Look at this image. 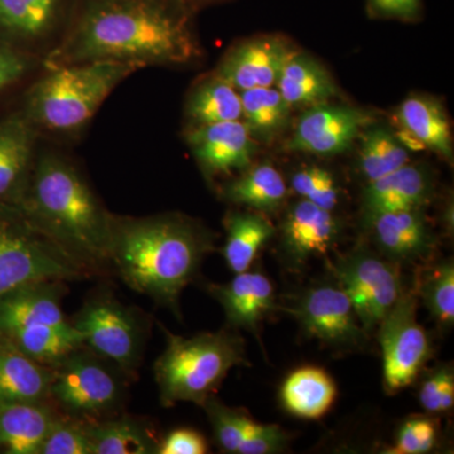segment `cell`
I'll use <instances>...</instances> for the list:
<instances>
[{
	"instance_id": "cell-35",
	"label": "cell",
	"mask_w": 454,
	"mask_h": 454,
	"mask_svg": "<svg viewBox=\"0 0 454 454\" xmlns=\"http://www.w3.org/2000/svg\"><path fill=\"white\" fill-rule=\"evenodd\" d=\"M291 186L301 200L333 211L339 206L340 191L333 173L321 167L309 166L292 176Z\"/></svg>"
},
{
	"instance_id": "cell-36",
	"label": "cell",
	"mask_w": 454,
	"mask_h": 454,
	"mask_svg": "<svg viewBox=\"0 0 454 454\" xmlns=\"http://www.w3.org/2000/svg\"><path fill=\"white\" fill-rule=\"evenodd\" d=\"M38 454H94L82 420L62 415L44 439Z\"/></svg>"
},
{
	"instance_id": "cell-14",
	"label": "cell",
	"mask_w": 454,
	"mask_h": 454,
	"mask_svg": "<svg viewBox=\"0 0 454 454\" xmlns=\"http://www.w3.org/2000/svg\"><path fill=\"white\" fill-rule=\"evenodd\" d=\"M293 53L286 38L256 35L227 51L215 74L238 91L276 85L286 59Z\"/></svg>"
},
{
	"instance_id": "cell-42",
	"label": "cell",
	"mask_w": 454,
	"mask_h": 454,
	"mask_svg": "<svg viewBox=\"0 0 454 454\" xmlns=\"http://www.w3.org/2000/svg\"><path fill=\"white\" fill-rule=\"evenodd\" d=\"M454 380L453 372L450 369H441L430 375L423 382L419 400L424 411L429 414L439 413L441 400L447 385Z\"/></svg>"
},
{
	"instance_id": "cell-43",
	"label": "cell",
	"mask_w": 454,
	"mask_h": 454,
	"mask_svg": "<svg viewBox=\"0 0 454 454\" xmlns=\"http://www.w3.org/2000/svg\"><path fill=\"white\" fill-rule=\"evenodd\" d=\"M190 3L191 7L193 9L201 7V5L208 4V3L215 2V0H187Z\"/></svg>"
},
{
	"instance_id": "cell-11",
	"label": "cell",
	"mask_w": 454,
	"mask_h": 454,
	"mask_svg": "<svg viewBox=\"0 0 454 454\" xmlns=\"http://www.w3.org/2000/svg\"><path fill=\"white\" fill-rule=\"evenodd\" d=\"M65 280L26 284L0 297V337L14 343L47 328L73 330L62 310Z\"/></svg>"
},
{
	"instance_id": "cell-19",
	"label": "cell",
	"mask_w": 454,
	"mask_h": 454,
	"mask_svg": "<svg viewBox=\"0 0 454 454\" xmlns=\"http://www.w3.org/2000/svg\"><path fill=\"white\" fill-rule=\"evenodd\" d=\"M208 291L223 307L230 325L254 333L260 321L276 309L273 284L258 271L235 274L229 283L211 284Z\"/></svg>"
},
{
	"instance_id": "cell-31",
	"label": "cell",
	"mask_w": 454,
	"mask_h": 454,
	"mask_svg": "<svg viewBox=\"0 0 454 454\" xmlns=\"http://www.w3.org/2000/svg\"><path fill=\"white\" fill-rule=\"evenodd\" d=\"M190 127L241 121L240 91L216 74L191 90L184 109Z\"/></svg>"
},
{
	"instance_id": "cell-40",
	"label": "cell",
	"mask_w": 454,
	"mask_h": 454,
	"mask_svg": "<svg viewBox=\"0 0 454 454\" xmlns=\"http://www.w3.org/2000/svg\"><path fill=\"white\" fill-rule=\"evenodd\" d=\"M370 16L413 22L423 12V0H366Z\"/></svg>"
},
{
	"instance_id": "cell-39",
	"label": "cell",
	"mask_w": 454,
	"mask_h": 454,
	"mask_svg": "<svg viewBox=\"0 0 454 454\" xmlns=\"http://www.w3.org/2000/svg\"><path fill=\"white\" fill-rule=\"evenodd\" d=\"M286 443L288 435L280 427L274 424H260L259 428L239 447L238 454L278 453L286 448Z\"/></svg>"
},
{
	"instance_id": "cell-3",
	"label": "cell",
	"mask_w": 454,
	"mask_h": 454,
	"mask_svg": "<svg viewBox=\"0 0 454 454\" xmlns=\"http://www.w3.org/2000/svg\"><path fill=\"white\" fill-rule=\"evenodd\" d=\"M214 239L178 214L145 217L113 215L110 265L131 291L178 313L182 291L197 276Z\"/></svg>"
},
{
	"instance_id": "cell-32",
	"label": "cell",
	"mask_w": 454,
	"mask_h": 454,
	"mask_svg": "<svg viewBox=\"0 0 454 454\" xmlns=\"http://www.w3.org/2000/svg\"><path fill=\"white\" fill-rule=\"evenodd\" d=\"M358 138V167L367 184L411 163V152L404 142L387 128L369 125Z\"/></svg>"
},
{
	"instance_id": "cell-25",
	"label": "cell",
	"mask_w": 454,
	"mask_h": 454,
	"mask_svg": "<svg viewBox=\"0 0 454 454\" xmlns=\"http://www.w3.org/2000/svg\"><path fill=\"white\" fill-rule=\"evenodd\" d=\"M66 0H0V35L14 43L44 40L64 16Z\"/></svg>"
},
{
	"instance_id": "cell-37",
	"label": "cell",
	"mask_w": 454,
	"mask_h": 454,
	"mask_svg": "<svg viewBox=\"0 0 454 454\" xmlns=\"http://www.w3.org/2000/svg\"><path fill=\"white\" fill-rule=\"evenodd\" d=\"M437 441V427L428 418L406 420L397 434L390 454H422L429 452Z\"/></svg>"
},
{
	"instance_id": "cell-38",
	"label": "cell",
	"mask_w": 454,
	"mask_h": 454,
	"mask_svg": "<svg viewBox=\"0 0 454 454\" xmlns=\"http://www.w3.org/2000/svg\"><path fill=\"white\" fill-rule=\"evenodd\" d=\"M32 67L22 46L0 35V94L20 82Z\"/></svg>"
},
{
	"instance_id": "cell-34",
	"label": "cell",
	"mask_w": 454,
	"mask_h": 454,
	"mask_svg": "<svg viewBox=\"0 0 454 454\" xmlns=\"http://www.w3.org/2000/svg\"><path fill=\"white\" fill-rule=\"evenodd\" d=\"M419 295L430 315L439 325L454 322V267L452 262H444L432 269L420 280Z\"/></svg>"
},
{
	"instance_id": "cell-27",
	"label": "cell",
	"mask_w": 454,
	"mask_h": 454,
	"mask_svg": "<svg viewBox=\"0 0 454 454\" xmlns=\"http://www.w3.org/2000/svg\"><path fill=\"white\" fill-rule=\"evenodd\" d=\"M336 394V385L327 372L318 367H301L286 379L280 399L295 417L318 419L330 411Z\"/></svg>"
},
{
	"instance_id": "cell-41",
	"label": "cell",
	"mask_w": 454,
	"mask_h": 454,
	"mask_svg": "<svg viewBox=\"0 0 454 454\" xmlns=\"http://www.w3.org/2000/svg\"><path fill=\"white\" fill-rule=\"evenodd\" d=\"M208 452L206 439L192 429H176L160 441L157 454H205Z\"/></svg>"
},
{
	"instance_id": "cell-26",
	"label": "cell",
	"mask_w": 454,
	"mask_h": 454,
	"mask_svg": "<svg viewBox=\"0 0 454 454\" xmlns=\"http://www.w3.org/2000/svg\"><path fill=\"white\" fill-rule=\"evenodd\" d=\"M94 454H157L160 441L145 422L129 415H113L83 422Z\"/></svg>"
},
{
	"instance_id": "cell-20",
	"label": "cell",
	"mask_w": 454,
	"mask_h": 454,
	"mask_svg": "<svg viewBox=\"0 0 454 454\" xmlns=\"http://www.w3.org/2000/svg\"><path fill=\"white\" fill-rule=\"evenodd\" d=\"M62 415L50 400L0 403V454H38Z\"/></svg>"
},
{
	"instance_id": "cell-23",
	"label": "cell",
	"mask_w": 454,
	"mask_h": 454,
	"mask_svg": "<svg viewBox=\"0 0 454 454\" xmlns=\"http://www.w3.org/2000/svg\"><path fill=\"white\" fill-rule=\"evenodd\" d=\"M53 370L0 337V403L46 402Z\"/></svg>"
},
{
	"instance_id": "cell-22",
	"label": "cell",
	"mask_w": 454,
	"mask_h": 454,
	"mask_svg": "<svg viewBox=\"0 0 454 454\" xmlns=\"http://www.w3.org/2000/svg\"><path fill=\"white\" fill-rule=\"evenodd\" d=\"M276 86L292 109H309L340 95L333 74L321 62L295 51L286 59Z\"/></svg>"
},
{
	"instance_id": "cell-17",
	"label": "cell",
	"mask_w": 454,
	"mask_h": 454,
	"mask_svg": "<svg viewBox=\"0 0 454 454\" xmlns=\"http://www.w3.org/2000/svg\"><path fill=\"white\" fill-rule=\"evenodd\" d=\"M339 236V221L333 211L306 200L293 203L283 220V247L295 264L330 253Z\"/></svg>"
},
{
	"instance_id": "cell-16",
	"label": "cell",
	"mask_w": 454,
	"mask_h": 454,
	"mask_svg": "<svg viewBox=\"0 0 454 454\" xmlns=\"http://www.w3.org/2000/svg\"><path fill=\"white\" fill-rule=\"evenodd\" d=\"M37 134L22 110L0 118V207L20 210L37 155Z\"/></svg>"
},
{
	"instance_id": "cell-18",
	"label": "cell",
	"mask_w": 454,
	"mask_h": 454,
	"mask_svg": "<svg viewBox=\"0 0 454 454\" xmlns=\"http://www.w3.org/2000/svg\"><path fill=\"white\" fill-rule=\"evenodd\" d=\"M367 223L379 249L391 259L411 262L434 249V234L423 208L384 212Z\"/></svg>"
},
{
	"instance_id": "cell-2",
	"label": "cell",
	"mask_w": 454,
	"mask_h": 454,
	"mask_svg": "<svg viewBox=\"0 0 454 454\" xmlns=\"http://www.w3.org/2000/svg\"><path fill=\"white\" fill-rule=\"evenodd\" d=\"M20 211L90 278L112 270L113 214L65 155L52 151L35 155Z\"/></svg>"
},
{
	"instance_id": "cell-8",
	"label": "cell",
	"mask_w": 454,
	"mask_h": 454,
	"mask_svg": "<svg viewBox=\"0 0 454 454\" xmlns=\"http://www.w3.org/2000/svg\"><path fill=\"white\" fill-rule=\"evenodd\" d=\"M82 334L83 345L134 378L142 361L145 327L134 309L112 295L90 298L71 319Z\"/></svg>"
},
{
	"instance_id": "cell-13",
	"label": "cell",
	"mask_w": 454,
	"mask_h": 454,
	"mask_svg": "<svg viewBox=\"0 0 454 454\" xmlns=\"http://www.w3.org/2000/svg\"><path fill=\"white\" fill-rule=\"evenodd\" d=\"M292 313L309 336L327 345L358 348L366 339V331L340 284L309 289L301 295Z\"/></svg>"
},
{
	"instance_id": "cell-33",
	"label": "cell",
	"mask_w": 454,
	"mask_h": 454,
	"mask_svg": "<svg viewBox=\"0 0 454 454\" xmlns=\"http://www.w3.org/2000/svg\"><path fill=\"white\" fill-rule=\"evenodd\" d=\"M202 408L208 415L217 443L227 453H238L245 439L259 428L260 423L247 417V413L229 408L215 396L208 397Z\"/></svg>"
},
{
	"instance_id": "cell-4",
	"label": "cell",
	"mask_w": 454,
	"mask_h": 454,
	"mask_svg": "<svg viewBox=\"0 0 454 454\" xmlns=\"http://www.w3.org/2000/svg\"><path fill=\"white\" fill-rule=\"evenodd\" d=\"M142 70L118 61H86L49 68L27 91L22 112L37 130L82 129L125 79Z\"/></svg>"
},
{
	"instance_id": "cell-21",
	"label": "cell",
	"mask_w": 454,
	"mask_h": 454,
	"mask_svg": "<svg viewBox=\"0 0 454 454\" xmlns=\"http://www.w3.org/2000/svg\"><path fill=\"white\" fill-rule=\"evenodd\" d=\"M432 195L433 181L428 169L408 163L395 172L367 184L363 197L366 223L384 212L423 208Z\"/></svg>"
},
{
	"instance_id": "cell-24",
	"label": "cell",
	"mask_w": 454,
	"mask_h": 454,
	"mask_svg": "<svg viewBox=\"0 0 454 454\" xmlns=\"http://www.w3.org/2000/svg\"><path fill=\"white\" fill-rule=\"evenodd\" d=\"M396 116L400 127L414 142L452 162L450 119L438 98L429 95H411L403 101Z\"/></svg>"
},
{
	"instance_id": "cell-12",
	"label": "cell",
	"mask_w": 454,
	"mask_h": 454,
	"mask_svg": "<svg viewBox=\"0 0 454 454\" xmlns=\"http://www.w3.org/2000/svg\"><path fill=\"white\" fill-rule=\"evenodd\" d=\"M373 122L372 115L358 107L325 103L309 107L295 124L286 149L333 157L348 151L364 130Z\"/></svg>"
},
{
	"instance_id": "cell-15",
	"label": "cell",
	"mask_w": 454,
	"mask_h": 454,
	"mask_svg": "<svg viewBox=\"0 0 454 454\" xmlns=\"http://www.w3.org/2000/svg\"><path fill=\"white\" fill-rule=\"evenodd\" d=\"M186 142L208 177L232 175L249 168L258 142L241 121L190 127Z\"/></svg>"
},
{
	"instance_id": "cell-1",
	"label": "cell",
	"mask_w": 454,
	"mask_h": 454,
	"mask_svg": "<svg viewBox=\"0 0 454 454\" xmlns=\"http://www.w3.org/2000/svg\"><path fill=\"white\" fill-rule=\"evenodd\" d=\"M187 0H82L44 67L86 61L184 65L200 55Z\"/></svg>"
},
{
	"instance_id": "cell-30",
	"label": "cell",
	"mask_w": 454,
	"mask_h": 454,
	"mask_svg": "<svg viewBox=\"0 0 454 454\" xmlns=\"http://www.w3.org/2000/svg\"><path fill=\"white\" fill-rule=\"evenodd\" d=\"M241 121L256 142L270 143L288 129L292 107L277 88L240 91Z\"/></svg>"
},
{
	"instance_id": "cell-7",
	"label": "cell",
	"mask_w": 454,
	"mask_h": 454,
	"mask_svg": "<svg viewBox=\"0 0 454 454\" xmlns=\"http://www.w3.org/2000/svg\"><path fill=\"white\" fill-rule=\"evenodd\" d=\"M90 278L16 208L0 207V297L42 280Z\"/></svg>"
},
{
	"instance_id": "cell-29",
	"label": "cell",
	"mask_w": 454,
	"mask_h": 454,
	"mask_svg": "<svg viewBox=\"0 0 454 454\" xmlns=\"http://www.w3.org/2000/svg\"><path fill=\"white\" fill-rule=\"evenodd\" d=\"M223 258L232 273L249 270L262 245L276 232L273 223L258 212H232L225 219Z\"/></svg>"
},
{
	"instance_id": "cell-5",
	"label": "cell",
	"mask_w": 454,
	"mask_h": 454,
	"mask_svg": "<svg viewBox=\"0 0 454 454\" xmlns=\"http://www.w3.org/2000/svg\"><path fill=\"white\" fill-rule=\"evenodd\" d=\"M163 331L167 348L154 364L163 406L178 403L202 406L215 396L227 373L247 365L244 340L231 331L203 333L190 339Z\"/></svg>"
},
{
	"instance_id": "cell-28",
	"label": "cell",
	"mask_w": 454,
	"mask_h": 454,
	"mask_svg": "<svg viewBox=\"0 0 454 454\" xmlns=\"http://www.w3.org/2000/svg\"><path fill=\"white\" fill-rule=\"evenodd\" d=\"M286 192L283 176L269 163L250 166L223 188V196L227 201L262 214H270L282 207Z\"/></svg>"
},
{
	"instance_id": "cell-6",
	"label": "cell",
	"mask_w": 454,
	"mask_h": 454,
	"mask_svg": "<svg viewBox=\"0 0 454 454\" xmlns=\"http://www.w3.org/2000/svg\"><path fill=\"white\" fill-rule=\"evenodd\" d=\"M51 367L49 400L59 413L82 422L118 414L124 403L125 373L110 361L83 345Z\"/></svg>"
},
{
	"instance_id": "cell-10",
	"label": "cell",
	"mask_w": 454,
	"mask_h": 454,
	"mask_svg": "<svg viewBox=\"0 0 454 454\" xmlns=\"http://www.w3.org/2000/svg\"><path fill=\"white\" fill-rule=\"evenodd\" d=\"M333 271L366 333L378 327L402 294L396 268L372 253L357 250L342 256Z\"/></svg>"
},
{
	"instance_id": "cell-9",
	"label": "cell",
	"mask_w": 454,
	"mask_h": 454,
	"mask_svg": "<svg viewBox=\"0 0 454 454\" xmlns=\"http://www.w3.org/2000/svg\"><path fill=\"white\" fill-rule=\"evenodd\" d=\"M378 327L385 389L397 393L413 384L432 351L428 336L417 321V295L402 292Z\"/></svg>"
}]
</instances>
